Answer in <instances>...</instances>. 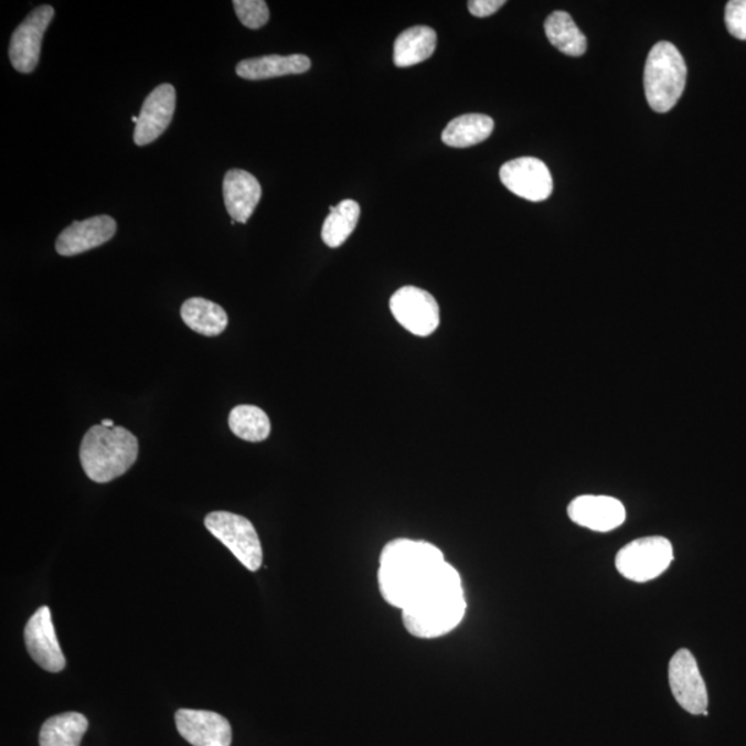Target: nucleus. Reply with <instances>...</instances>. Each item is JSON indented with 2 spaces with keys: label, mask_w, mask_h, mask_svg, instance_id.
Here are the masks:
<instances>
[{
  "label": "nucleus",
  "mask_w": 746,
  "mask_h": 746,
  "mask_svg": "<svg viewBox=\"0 0 746 746\" xmlns=\"http://www.w3.org/2000/svg\"><path fill=\"white\" fill-rule=\"evenodd\" d=\"M377 584L383 599L404 610L460 575L433 543L413 540L388 542L381 553Z\"/></svg>",
  "instance_id": "nucleus-1"
},
{
  "label": "nucleus",
  "mask_w": 746,
  "mask_h": 746,
  "mask_svg": "<svg viewBox=\"0 0 746 746\" xmlns=\"http://www.w3.org/2000/svg\"><path fill=\"white\" fill-rule=\"evenodd\" d=\"M139 457V441L122 426H92L82 438L79 459L92 481L104 484L124 476Z\"/></svg>",
  "instance_id": "nucleus-2"
},
{
  "label": "nucleus",
  "mask_w": 746,
  "mask_h": 746,
  "mask_svg": "<svg viewBox=\"0 0 746 746\" xmlns=\"http://www.w3.org/2000/svg\"><path fill=\"white\" fill-rule=\"evenodd\" d=\"M466 614L462 580L440 586L403 610L405 629L415 638L436 639L452 632Z\"/></svg>",
  "instance_id": "nucleus-3"
},
{
  "label": "nucleus",
  "mask_w": 746,
  "mask_h": 746,
  "mask_svg": "<svg viewBox=\"0 0 746 746\" xmlns=\"http://www.w3.org/2000/svg\"><path fill=\"white\" fill-rule=\"evenodd\" d=\"M688 67L671 42H658L647 57L644 90L647 102L656 113L665 114L676 106L682 97Z\"/></svg>",
  "instance_id": "nucleus-4"
},
{
  "label": "nucleus",
  "mask_w": 746,
  "mask_h": 746,
  "mask_svg": "<svg viewBox=\"0 0 746 746\" xmlns=\"http://www.w3.org/2000/svg\"><path fill=\"white\" fill-rule=\"evenodd\" d=\"M673 562V546L663 536L639 537L628 543L616 557V567L622 577L644 584L660 577Z\"/></svg>",
  "instance_id": "nucleus-5"
},
{
  "label": "nucleus",
  "mask_w": 746,
  "mask_h": 746,
  "mask_svg": "<svg viewBox=\"0 0 746 746\" xmlns=\"http://www.w3.org/2000/svg\"><path fill=\"white\" fill-rule=\"evenodd\" d=\"M205 526L246 569L256 573L262 567V543L248 519L230 512H212L205 518Z\"/></svg>",
  "instance_id": "nucleus-6"
},
{
  "label": "nucleus",
  "mask_w": 746,
  "mask_h": 746,
  "mask_svg": "<svg viewBox=\"0 0 746 746\" xmlns=\"http://www.w3.org/2000/svg\"><path fill=\"white\" fill-rule=\"evenodd\" d=\"M394 318L411 333L426 338L440 327V306L425 289L404 287L391 299Z\"/></svg>",
  "instance_id": "nucleus-7"
},
{
  "label": "nucleus",
  "mask_w": 746,
  "mask_h": 746,
  "mask_svg": "<svg viewBox=\"0 0 746 746\" xmlns=\"http://www.w3.org/2000/svg\"><path fill=\"white\" fill-rule=\"evenodd\" d=\"M669 685L674 700L691 715H707V690L699 663L691 651L682 649L669 662Z\"/></svg>",
  "instance_id": "nucleus-8"
},
{
  "label": "nucleus",
  "mask_w": 746,
  "mask_h": 746,
  "mask_svg": "<svg viewBox=\"0 0 746 746\" xmlns=\"http://www.w3.org/2000/svg\"><path fill=\"white\" fill-rule=\"evenodd\" d=\"M54 18V9L49 4L32 10L26 19L13 32L10 40L9 57L14 70L21 74H31L40 63L43 35Z\"/></svg>",
  "instance_id": "nucleus-9"
},
{
  "label": "nucleus",
  "mask_w": 746,
  "mask_h": 746,
  "mask_svg": "<svg viewBox=\"0 0 746 746\" xmlns=\"http://www.w3.org/2000/svg\"><path fill=\"white\" fill-rule=\"evenodd\" d=\"M499 178L509 191L531 202L545 201L553 191L552 174L546 164L536 158H518L504 163Z\"/></svg>",
  "instance_id": "nucleus-10"
},
{
  "label": "nucleus",
  "mask_w": 746,
  "mask_h": 746,
  "mask_svg": "<svg viewBox=\"0 0 746 746\" xmlns=\"http://www.w3.org/2000/svg\"><path fill=\"white\" fill-rule=\"evenodd\" d=\"M24 640L26 650L38 665L51 673L63 671L67 661L54 630L51 608L46 606L38 608L26 624Z\"/></svg>",
  "instance_id": "nucleus-11"
},
{
  "label": "nucleus",
  "mask_w": 746,
  "mask_h": 746,
  "mask_svg": "<svg viewBox=\"0 0 746 746\" xmlns=\"http://www.w3.org/2000/svg\"><path fill=\"white\" fill-rule=\"evenodd\" d=\"M174 721L181 737L193 746H232V724L216 712L179 710Z\"/></svg>",
  "instance_id": "nucleus-12"
},
{
  "label": "nucleus",
  "mask_w": 746,
  "mask_h": 746,
  "mask_svg": "<svg viewBox=\"0 0 746 746\" xmlns=\"http://www.w3.org/2000/svg\"><path fill=\"white\" fill-rule=\"evenodd\" d=\"M568 518L585 529L608 532L618 529L627 519V510L618 499L606 495H583L568 504Z\"/></svg>",
  "instance_id": "nucleus-13"
},
{
  "label": "nucleus",
  "mask_w": 746,
  "mask_h": 746,
  "mask_svg": "<svg viewBox=\"0 0 746 746\" xmlns=\"http://www.w3.org/2000/svg\"><path fill=\"white\" fill-rule=\"evenodd\" d=\"M174 109V87L169 84L156 87L142 104L135 129L136 145L142 147L156 141L172 122Z\"/></svg>",
  "instance_id": "nucleus-14"
},
{
  "label": "nucleus",
  "mask_w": 746,
  "mask_h": 746,
  "mask_svg": "<svg viewBox=\"0 0 746 746\" xmlns=\"http://www.w3.org/2000/svg\"><path fill=\"white\" fill-rule=\"evenodd\" d=\"M117 233V222L111 216L102 215L74 222L58 235L56 251L62 256H76L98 248Z\"/></svg>",
  "instance_id": "nucleus-15"
},
{
  "label": "nucleus",
  "mask_w": 746,
  "mask_h": 746,
  "mask_svg": "<svg viewBox=\"0 0 746 746\" xmlns=\"http://www.w3.org/2000/svg\"><path fill=\"white\" fill-rule=\"evenodd\" d=\"M224 204L235 223L249 221L262 200V185L254 174L245 170H228L223 183Z\"/></svg>",
  "instance_id": "nucleus-16"
},
{
  "label": "nucleus",
  "mask_w": 746,
  "mask_h": 746,
  "mask_svg": "<svg viewBox=\"0 0 746 746\" xmlns=\"http://www.w3.org/2000/svg\"><path fill=\"white\" fill-rule=\"evenodd\" d=\"M310 68V58L305 54H292V56L271 54V56L244 60L237 65V75L248 81H263L305 74Z\"/></svg>",
  "instance_id": "nucleus-17"
},
{
  "label": "nucleus",
  "mask_w": 746,
  "mask_h": 746,
  "mask_svg": "<svg viewBox=\"0 0 746 746\" xmlns=\"http://www.w3.org/2000/svg\"><path fill=\"white\" fill-rule=\"evenodd\" d=\"M436 31L430 26L416 25L405 30L394 43V64L399 68L413 67L425 62L435 53Z\"/></svg>",
  "instance_id": "nucleus-18"
},
{
  "label": "nucleus",
  "mask_w": 746,
  "mask_h": 746,
  "mask_svg": "<svg viewBox=\"0 0 746 746\" xmlns=\"http://www.w3.org/2000/svg\"><path fill=\"white\" fill-rule=\"evenodd\" d=\"M180 312L186 327L207 338L219 337L228 326V316L223 307L204 298L185 300Z\"/></svg>",
  "instance_id": "nucleus-19"
},
{
  "label": "nucleus",
  "mask_w": 746,
  "mask_h": 746,
  "mask_svg": "<svg viewBox=\"0 0 746 746\" xmlns=\"http://www.w3.org/2000/svg\"><path fill=\"white\" fill-rule=\"evenodd\" d=\"M495 124L488 115L466 114L451 120L444 129V145L452 148H468L480 145L492 135Z\"/></svg>",
  "instance_id": "nucleus-20"
},
{
  "label": "nucleus",
  "mask_w": 746,
  "mask_h": 746,
  "mask_svg": "<svg viewBox=\"0 0 746 746\" xmlns=\"http://www.w3.org/2000/svg\"><path fill=\"white\" fill-rule=\"evenodd\" d=\"M89 727L86 716L78 712L62 713L47 718L41 728V746H79Z\"/></svg>",
  "instance_id": "nucleus-21"
},
{
  "label": "nucleus",
  "mask_w": 746,
  "mask_h": 746,
  "mask_svg": "<svg viewBox=\"0 0 746 746\" xmlns=\"http://www.w3.org/2000/svg\"><path fill=\"white\" fill-rule=\"evenodd\" d=\"M545 34L557 51L567 56L579 57L586 53L588 42L566 12H554L545 21Z\"/></svg>",
  "instance_id": "nucleus-22"
},
{
  "label": "nucleus",
  "mask_w": 746,
  "mask_h": 746,
  "mask_svg": "<svg viewBox=\"0 0 746 746\" xmlns=\"http://www.w3.org/2000/svg\"><path fill=\"white\" fill-rule=\"evenodd\" d=\"M361 207L353 200H344L331 207V213L323 222L321 237L329 248H339L353 234L359 223Z\"/></svg>",
  "instance_id": "nucleus-23"
},
{
  "label": "nucleus",
  "mask_w": 746,
  "mask_h": 746,
  "mask_svg": "<svg viewBox=\"0 0 746 746\" xmlns=\"http://www.w3.org/2000/svg\"><path fill=\"white\" fill-rule=\"evenodd\" d=\"M230 429L241 440L249 443L265 441L271 433L267 414L255 405H238L228 416Z\"/></svg>",
  "instance_id": "nucleus-24"
},
{
  "label": "nucleus",
  "mask_w": 746,
  "mask_h": 746,
  "mask_svg": "<svg viewBox=\"0 0 746 746\" xmlns=\"http://www.w3.org/2000/svg\"><path fill=\"white\" fill-rule=\"evenodd\" d=\"M233 4L235 13L246 29L259 30L270 20V10L265 0H235Z\"/></svg>",
  "instance_id": "nucleus-25"
},
{
  "label": "nucleus",
  "mask_w": 746,
  "mask_h": 746,
  "mask_svg": "<svg viewBox=\"0 0 746 746\" xmlns=\"http://www.w3.org/2000/svg\"><path fill=\"white\" fill-rule=\"evenodd\" d=\"M729 34L739 41H746V0H732L724 14Z\"/></svg>",
  "instance_id": "nucleus-26"
},
{
  "label": "nucleus",
  "mask_w": 746,
  "mask_h": 746,
  "mask_svg": "<svg viewBox=\"0 0 746 746\" xmlns=\"http://www.w3.org/2000/svg\"><path fill=\"white\" fill-rule=\"evenodd\" d=\"M504 0H471L468 3L469 12L475 15V18H490L493 13H497L499 9L504 7Z\"/></svg>",
  "instance_id": "nucleus-27"
},
{
  "label": "nucleus",
  "mask_w": 746,
  "mask_h": 746,
  "mask_svg": "<svg viewBox=\"0 0 746 746\" xmlns=\"http://www.w3.org/2000/svg\"><path fill=\"white\" fill-rule=\"evenodd\" d=\"M102 425L106 427H114V422L111 419H103Z\"/></svg>",
  "instance_id": "nucleus-28"
}]
</instances>
